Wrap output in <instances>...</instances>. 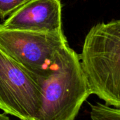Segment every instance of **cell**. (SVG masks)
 I'll use <instances>...</instances> for the list:
<instances>
[{"label": "cell", "mask_w": 120, "mask_h": 120, "mask_svg": "<svg viewBox=\"0 0 120 120\" xmlns=\"http://www.w3.org/2000/svg\"><path fill=\"white\" fill-rule=\"evenodd\" d=\"M90 116L94 120H120V107L97 103L91 105Z\"/></svg>", "instance_id": "obj_6"}, {"label": "cell", "mask_w": 120, "mask_h": 120, "mask_svg": "<svg viewBox=\"0 0 120 120\" xmlns=\"http://www.w3.org/2000/svg\"><path fill=\"white\" fill-rule=\"evenodd\" d=\"M0 103L8 114L22 120H39L42 105L39 81L0 49Z\"/></svg>", "instance_id": "obj_4"}, {"label": "cell", "mask_w": 120, "mask_h": 120, "mask_svg": "<svg viewBox=\"0 0 120 120\" xmlns=\"http://www.w3.org/2000/svg\"><path fill=\"white\" fill-rule=\"evenodd\" d=\"M68 45L63 30L34 32L0 27V49L41 83Z\"/></svg>", "instance_id": "obj_3"}, {"label": "cell", "mask_w": 120, "mask_h": 120, "mask_svg": "<svg viewBox=\"0 0 120 120\" xmlns=\"http://www.w3.org/2000/svg\"><path fill=\"white\" fill-rule=\"evenodd\" d=\"M79 55L91 94L120 107V19L94 25Z\"/></svg>", "instance_id": "obj_1"}, {"label": "cell", "mask_w": 120, "mask_h": 120, "mask_svg": "<svg viewBox=\"0 0 120 120\" xmlns=\"http://www.w3.org/2000/svg\"><path fill=\"white\" fill-rule=\"evenodd\" d=\"M0 27L34 32H56L62 27L60 0H30L0 24Z\"/></svg>", "instance_id": "obj_5"}, {"label": "cell", "mask_w": 120, "mask_h": 120, "mask_svg": "<svg viewBox=\"0 0 120 120\" xmlns=\"http://www.w3.org/2000/svg\"><path fill=\"white\" fill-rule=\"evenodd\" d=\"M41 84L42 105L39 120H74L92 94L79 55L69 45Z\"/></svg>", "instance_id": "obj_2"}, {"label": "cell", "mask_w": 120, "mask_h": 120, "mask_svg": "<svg viewBox=\"0 0 120 120\" xmlns=\"http://www.w3.org/2000/svg\"><path fill=\"white\" fill-rule=\"evenodd\" d=\"M30 0H0V19L4 20Z\"/></svg>", "instance_id": "obj_7"}, {"label": "cell", "mask_w": 120, "mask_h": 120, "mask_svg": "<svg viewBox=\"0 0 120 120\" xmlns=\"http://www.w3.org/2000/svg\"><path fill=\"white\" fill-rule=\"evenodd\" d=\"M8 111L6 108L4 106L2 103H0V120H9V117L7 116Z\"/></svg>", "instance_id": "obj_8"}]
</instances>
